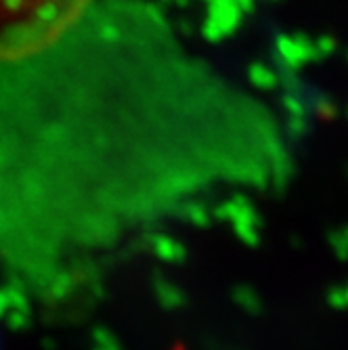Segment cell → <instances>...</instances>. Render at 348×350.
I'll use <instances>...</instances> for the list:
<instances>
[{"mask_svg":"<svg viewBox=\"0 0 348 350\" xmlns=\"http://www.w3.org/2000/svg\"><path fill=\"white\" fill-rule=\"evenodd\" d=\"M84 0H0V63L40 53L76 19Z\"/></svg>","mask_w":348,"mask_h":350,"instance_id":"6da1fadb","label":"cell"}]
</instances>
